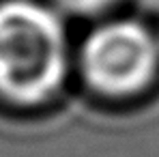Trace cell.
Instances as JSON below:
<instances>
[{
	"instance_id": "1",
	"label": "cell",
	"mask_w": 159,
	"mask_h": 157,
	"mask_svg": "<svg viewBox=\"0 0 159 157\" xmlns=\"http://www.w3.org/2000/svg\"><path fill=\"white\" fill-rule=\"evenodd\" d=\"M67 71L60 20L32 0L0 2V95L13 104L50 99Z\"/></svg>"
},
{
	"instance_id": "2",
	"label": "cell",
	"mask_w": 159,
	"mask_h": 157,
	"mask_svg": "<svg viewBox=\"0 0 159 157\" xmlns=\"http://www.w3.org/2000/svg\"><path fill=\"white\" fill-rule=\"evenodd\" d=\"M159 65V41L129 20L97 28L84 43L82 69L88 84L110 97H127L146 88Z\"/></svg>"
},
{
	"instance_id": "3",
	"label": "cell",
	"mask_w": 159,
	"mask_h": 157,
	"mask_svg": "<svg viewBox=\"0 0 159 157\" xmlns=\"http://www.w3.org/2000/svg\"><path fill=\"white\" fill-rule=\"evenodd\" d=\"M60 2H62V7H67L73 13L90 15V13H99V11L107 9L114 0H60Z\"/></svg>"
},
{
	"instance_id": "4",
	"label": "cell",
	"mask_w": 159,
	"mask_h": 157,
	"mask_svg": "<svg viewBox=\"0 0 159 157\" xmlns=\"http://www.w3.org/2000/svg\"><path fill=\"white\" fill-rule=\"evenodd\" d=\"M157 41H159V39H157Z\"/></svg>"
}]
</instances>
